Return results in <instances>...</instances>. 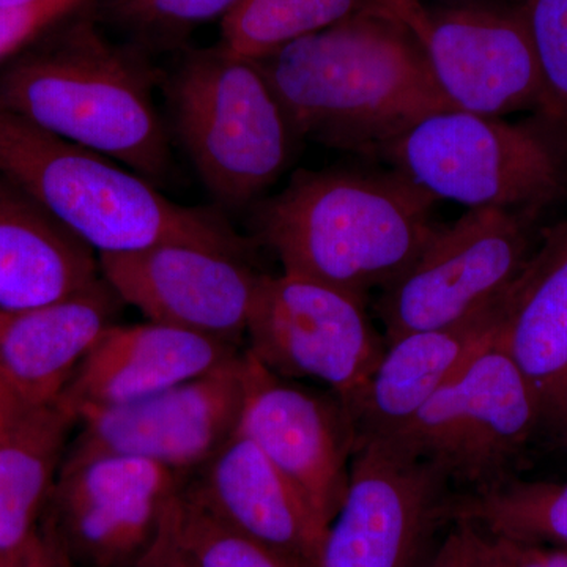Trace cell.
Listing matches in <instances>:
<instances>
[{"mask_svg":"<svg viewBox=\"0 0 567 567\" xmlns=\"http://www.w3.org/2000/svg\"><path fill=\"white\" fill-rule=\"evenodd\" d=\"M300 136L375 153L413 123L457 111L416 33L399 18L365 13L256 59Z\"/></svg>","mask_w":567,"mask_h":567,"instance_id":"obj_1","label":"cell"},{"mask_svg":"<svg viewBox=\"0 0 567 567\" xmlns=\"http://www.w3.org/2000/svg\"><path fill=\"white\" fill-rule=\"evenodd\" d=\"M436 200L401 174L298 171L256 210L282 274L365 298L404 274L440 224Z\"/></svg>","mask_w":567,"mask_h":567,"instance_id":"obj_2","label":"cell"},{"mask_svg":"<svg viewBox=\"0 0 567 567\" xmlns=\"http://www.w3.org/2000/svg\"><path fill=\"white\" fill-rule=\"evenodd\" d=\"M0 177L96 254L183 244L248 256L246 241L221 216L175 204L123 164L44 132L3 107Z\"/></svg>","mask_w":567,"mask_h":567,"instance_id":"obj_3","label":"cell"},{"mask_svg":"<svg viewBox=\"0 0 567 567\" xmlns=\"http://www.w3.org/2000/svg\"><path fill=\"white\" fill-rule=\"evenodd\" d=\"M0 107L153 185L169 177V141L153 99L152 71L136 52L104 39L92 21L73 22L3 71Z\"/></svg>","mask_w":567,"mask_h":567,"instance_id":"obj_4","label":"cell"},{"mask_svg":"<svg viewBox=\"0 0 567 567\" xmlns=\"http://www.w3.org/2000/svg\"><path fill=\"white\" fill-rule=\"evenodd\" d=\"M167 92L178 140L219 203L251 204L289 166L300 134L256 59L221 44L192 52Z\"/></svg>","mask_w":567,"mask_h":567,"instance_id":"obj_5","label":"cell"},{"mask_svg":"<svg viewBox=\"0 0 567 567\" xmlns=\"http://www.w3.org/2000/svg\"><path fill=\"white\" fill-rule=\"evenodd\" d=\"M379 155L435 200L470 208L535 213L563 188L561 156L546 134L472 112L427 115Z\"/></svg>","mask_w":567,"mask_h":567,"instance_id":"obj_6","label":"cell"},{"mask_svg":"<svg viewBox=\"0 0 567 567\" xmlns=\"http://www.w3.org/2000/svg\"><path fill=\"white\" fill-rule=\"evenodd\" d=\"M539 429L532 388L494 339L385 440L439 466L450 483L483 492L509 480Z\"/></svg>","mask_w":567,"mask_h":567,"instance_id":"obj_7","label":"cell"},{"mask_svg":"<svg viewBox=\"0 0 567 567\" xmlns=\"http://www.w3.org/2000/svg\"><path fill=\"white\" fill-rule=\"evenodd\" d=\"M532 213L470 208L439 226L415 262L380 289L385 341L464 322L498 303L532 256Z\"/></svg>","mask_w":567,"mask_h":567,"instance_id":"obj_8","label":"cell"},{"mask_svg":"<svg viewBox=\"0 0 567 567\" xmlns=\"http://www.w3.org/2000/svg\"><path fill=\"white\" fill-rule=\"evenodd\" d=\"M450 486L439 466L391 440L357 446L316 567H423L435 529L451 520Z\"/></svg>","mask_w":567,"mask_h":567,"instance_id":"obj_9","label":"cell"},{"mask_svg":"<svg viewBox=\"0 0 567 567\" xmlns=\"http://www.w3.org/2000/svg\"><path fill=\"white\" fill-rule=\"evenodd\" d=\"M248 352L284 379H312L346 401L379 363L386 341L365 298L300 276H260L249 312Z\"/></svg>","mask_w":567,"mask_h":567,"instance_id":"obj_10","label":"cell"},{"mask_svg":"<svg viewBox=\"0 0 567 567\" xmlns=\"http://www.w3.org/2000/svg\"><path fill=\"white\" fill-rule=\"evenodd\" d=\"M185 477L140 457L65 456L44 533L70 566L133 567L162 529Z\"/></svg>","mask_w":567,"mask_h":567,"instance_id":"obj_11","label":"cell"},{"mask_svg":"<svg viewBox=\"0 0 567 567\" xmlns=\"http://www.w3.org/2000/svg\"><path fill=\"white\" fill-rule=\"evenodd\" d=\"M245 391L240 352L207 374L142 401L81 410L65 456L140 457L186 476L237 432Z\"/></svg>","mask_w":567,"mask_h":567,"instance_id":"obj_12","label":"cell"},{"mask_svg":"<svg viewBox=\"0 0 567 567\" xmlns=\"http://www.w3.org/2000/svg\"><path fill=\"white\" fill-rule=\"evenodd\" d=\"M238 432L282 473L328 528L341 509L357 450L352 417L338 395L317 394L268 371L245 350Z\"/></svg>","mask_w":567,"mask_h":567,"instance_id":"obj_13","label":"cell"},{"mask_svg":"<svg viewBox=\"0 0 567 567\" xmlns=\"http://www.w3.org/2000/svg\"><path fill=\"white\" fill-rule=\"evenodd\" d=\"M246 257L204 246L163 244L99 254V265L118 300L136 308L148 322L238 346L262 276Z\"/></svg>","mask_w":567,"mask_h":567,"instance_id":"obj_14","label":"cell"},{"mask_svg":"<svg viewBox=\"0 0 567 567\" xmlns=\"http://www.w3.org/2000/svg\"><path fill=\"white\" fill-rule=\"evenodd\" d=\"M440 89L457 111L499 117L543 102V80L520 7L431 11L415 32Z\"/></svg>","mask_w":567,"mask_h":567,"instance_id":"obj_15","label":"cell"},{"mask_svg":"<svg viewBox=\"0 0 567 567\" xmlns=\"http://www.w3.org/2000/svg\"><path fill=\"white\" fill-rule=\"evenodd\" d=\"M186 481L219 522L297 567H316L324 529L297 487L248 436L235 432Z\"/></svg>","mask_w":567,"mask_h":567,"instance_id":"obj_16","label":"cell"},{"mask_svg":"<svg viewBox=\"0 0 567 567\" xmlns=\"http://www.w3.org/2000/svg\"><path fill=\"white\" fill-rule=\"evenodd\" d=\"M495 344L532 388L543 429L567 445V221L546 230L507 290Z\"/></svg>","mask_w":567,"mask_h":567,"instance_id":"obj_17","label":"cell"},{"mask_svg":"<svg viewBox=\"0 0 567 567\" xmlns=\"http://www.w3.org/2000/svg\"><path fill=\"white\" fill-rule=\"evenodd\" d=\"M505 298L464 322L386 341L371 374L342 401L352 417L357 446L399 434L473 354L491 344Z\"/></svg>","mask_w":567,"mask_h":567,"instance_id":"obj_18","label":"cell"},{"mask_svg":"<svg viewBox=\"0 0 567 567\" xmlns=\"http://www.w3.org/2000/svg\"><path fill=\"white\" fill-rule=\"evenodd\" d=\"M238 346L171 324L112 323L78 365L61 402L71 412L125 405L181 385L240 353Z\"/></svg>","mask_w":567,"mask_h":567,"instance_id":"obj_19","label":"cell"},{"mask_svg":"<svg viewBox=\"0 0 567 567\" xmlns=\"http://www.w3.org/2000/svg\"><path fill=\"white\" fill-rule=\"evenodd\" d=\"M121 303L102 278L54 303L0 308V385L32 404H58Z\"/></svg>","mask_w":567,"mask_h":567,"instance_id":"obj_20","label":"cell"},{"mask_svg":"<svg viewBox=\"0 0 567 567\" xmlns=\"http://www.w3.org/2000/svg\"><path fill=\"white\" fill-rule=\"evenodd\" d=\"M78 415L59 401H22L0 385V567H13L39 535Z\"/></svg>","mask_w":567,"mask_h":567,"instance_id":"obj_21","label":"cell"},{"mask_svg":"<svg viewBox=\"0 0 567 567\" xmlns=\"http://www.w3.org/2000/svg\"><path fill=\"white\" fill-rule=\"evenodd\" d=\"M100 279L91 246L0 178V308L54 303Z\"/></svg>","mask_w":567,"mask_h":567,"instance_id":"obj_22","label":"cell"},{"mask_svg":"<svg viewBox=\"0 0 567 567\" xmlns=\"http://www.w3.org/2000/svg\"><path fill=\"white\" fill-rule=\"evenodd\" d=\"M365 13L399 18L416 32L425 7L420 0H241L221 21V47L262 59L290 41Z\"/></svg>","mask_w":567,"mask_h":567,"instance_id":"obj_23","label":"cell"},{"mask_svg":"<svg viewBox=\"0 0 567 567\" xmlns=\"http://www.w3.org/2000/svg\"><path fill=\"white\" fill-rule=\"evenodd\" d=\"M451 520L491 536L567 548V481L506 480L483 492L454 496Z\"/></svg>","mask_w":567,"mask_h":567,"instance_id":"obj_24","label":"cell"},{"mask_svg":"<svg viewBox=\"0 0 567 567\" xmlns=\"http://www.w3.org/2000/svg\"><path fill=\"white\" fill-rule=\"evenodd\" d=\"M169 522L194 567H297L224 525L185 486L169 507Z\"/></svg>","mask_w":567,"mask_h":567,"instance_id":"obj_25","label":"cell"},{"mask_svg":"<svg viewBox=\"0 0 567 567\" xmlns=\"http://www.w3.org/2000/svg\"><path fill=\"white\" fill-rule=\"evenodd\" d=\"M543 80L540 115L567 132V0H520Z\"/></svg>","mask_w":567,"mask_h":567,"instance_id":"obj_26","label":"cell"},{"mask_svg":"<svg viewBox=\"0 0 567 567\" xmlns=\"http://www.w3.org/2000/svg\"><path fill=\"white\" fill-rule=\"evenodd\" d=\"M241 0H111L112 20L137 35L175 40L197 25L229 17Z\"/></svg>","mask_w":567,"mask_h":567,"instance_id":"obj_27","label":"cell"},{"mask_svg":"<svg viewBox=\"0 0 567 567\" xmlns=\"http://www.w3.org/2000/svg\"><path fill=\"white\" fill-rule=\"evenodd\" d=\"M87 2L89 0H39L31 6L0 9V59L7 58Z\"/></svg>","mask_w":567,"mask_h":567,"instance_id":"obj_28","label":"cell"},{"mask_svg":"<svg viewBox=\"0 0 567 567\" xmlns=\"http://www.w3.org/2000/svg\"><path fill=\"white\" fill-rule=\"evenodd\" d=\"M476 533L468 522H454V528L423 567H475Z\"/></svg>","mask_w":567,"mask_h":567,"instance_id":"obj_29","label":"cell"},{"mask_svg":"<svg viewBox=\"0 0 567 567\" xmlns=\"http://www.w3.org/2000/svg\"><path fill=\"white\" fill-rule=\"evenodd\" d=\"M133 567H194L175 539L169 522V511L158 535Z\"/></svg>","mask_w":567,"mask_h":567,"instance_id":"obj_30","label":"cell"},{"mask_svg":"<svg viewBox=\"0 0 567 567\" xmlns=\"http://www.w3.org/2000/svg\"><path fill=\"white\" fill-rule=\"evenodd\" d=\"M13 567H71L62 551L55 547L50 536L44 532L33 537L24 554Z\"/></svg>","mask_w":567,"mask_h":567,"instance_id":"obj_31","label":"cell"},{"mask_svg":"<svg viewBox=\"0 0 567 567\" xmlns=\"http://www.w3.org/2000/svg\"><path fill=\"white\" fill-rule=\"evenodd\" d=\"M476 529L475 567H505L492 537L480 528Z\"/></svg>","mask_w":567,"mask_h":567,"instance_id":"obj_32","label":"cell"},{"mask_svg":"<svg viewBox=\"0 0 567 567\" xmlns=\"http://www.w3.org/2000/svg\"><path fill=\"white\" fill-rule=\"evenodd\" d=\"M543 551L546 567H567V548L543 546Z\"/></svg>","mask_w":567,"mask_h":567,"instance_id":"obj_33","label":"cell"},{"mask_svg":"<svg viewBox=\"0 0 567 567\" xmlns=\"http://www.w3.org/2000/svg\"><path fill=\"white\" fill-rule=\"evenodd\" d=\"M39 0H0V9H13V7L31 6Z\"/></svg>","mask_w":567,"mask_h":567,"instance_id":"obj_34","label":"cell"},{"mask_svg":"<svg viewBox=\"0 0 567 567\" xmlns=\"http://www.w3.org/2000/svg\"><path fill=\"white\" fill-rule=\"evenodd\" d=\"M470 2H480V0H470Z\"/></svg>","mask_w":567,"mask_h":567,"instance_id":"obj_35","label":"cell"}]
</instances>
